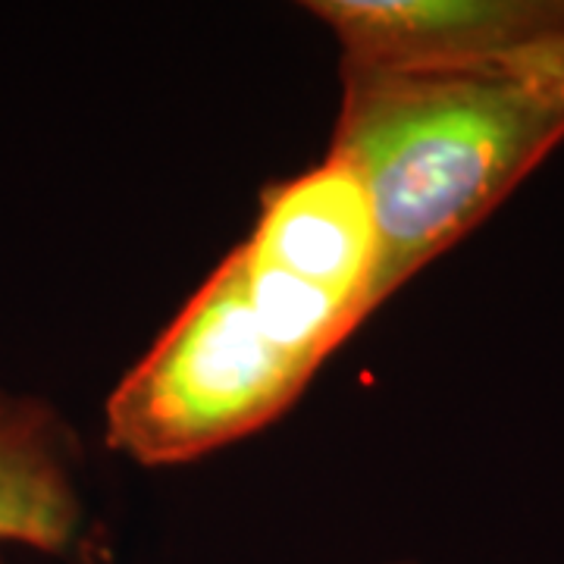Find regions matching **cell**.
Masks as SVG:
<instances>
[{
	"label": "cell",
	"instance_id": "1",
	"mask_svg": "<svg viewBox=\"0 0 564 564\" xmlns=\"http://www.w3.org/2000/svg\"><path fill=\"white\" fill-rule=\"evenodd\" d=\"M373 280V217L339 158L270 182L248 236L110 389L107 448L180 467L254 436L377 314Z\"/></svg>",
	"mask_w": 564,
	"mask_h": 564
},
{
	"label": "cell",
	"instance_id": "2",
	"mask_svg": "<svg viewBox=\"0 0 564 564\" xmlns=\"http://www.w3.org/2000/svg\"><path fill=\"white\" fill-rule=\"evenodd\" d=\"M562 144L564 41L433 69H339L326 151L358 176L373 217V311L480 229Z\"/></svg>",
	"mask_w": 564,
	"mask_h": 564
},
{
	"label": "cell",
	"instance_id": "3",
	"mask_svg": "<svg viewBox=\"0 0 564 564\" xmlns=\"http://www.w3.org/2000/svg\"><path fill=\"white\" fill-rule=\"evenodd\" d=\"M302 10L348 73L458 66L564 41V0H307Z\"/></svg>",
	"mask_w": 564,
	"mask_h": 564
},
{
	"label": "cell",
	"instance_id": "4",
	"mask_svg": "<svg viewBox=\"0 0 564 564\" xmlns=\"http://www.w3.org/2000/svg\"><path fill=\"white\" fill-rule=\"evenodd\" d=\"M79 433L51 399L0 380V549L69 555L85 543Z\"/></svg>",
	"mask_w": 564,
	"mask_h": 564
},
{
	"label": "cell",
	"instance_id": "5",
	"mask_svg": "<svg viewBox=\"0 0 564 564\" xmlns=\"http://www.w3.org/2000/svg\"><path fill=\"white\" fill-rule=\"evenodd\" d=\"M386 564H423V562H414V558H395V562H386Z\"/></svg>",
	"mask_w": 564,
	"mask_h": 564
},
{
	"label": "cell",
	"instance_id": "6",
	"mask_svg": "<svg viewBox=\"0 0 564 564\" xmlns=\"http://www.w3.org/2000/svg\"><path fill=\"white\" fill-rule=\"evenodd\" d=\"M0 564H7V549H0Z\"/></svg>",
	"mask_w": 564,
	"mask_h": 564
}]
</instances>
